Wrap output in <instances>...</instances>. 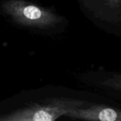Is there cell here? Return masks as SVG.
Segmentation results:
<instances>
[{"mask_svg":"<svg viewBox=\"0 0 121 121\" xmlns=\"http://www.w3.org/2000/svg\"><path fill=\"white\" fill-rule=\"evenodd\" d=\"M0 9L13 23L40 32L57 30L66 21L53 9L26 0H3L0 2Z\"/></svg>","mask_w":121,"mask_h":121,"instance_id":"1","label":"cell"},{"mask_svg":"<svg viewBox=\"0 0 121 121\" xmlns=\"http://www.w3.org/2000/svg\"><path fill=\"white\" fill-rule=\"evenodd\" d=\"M87 104L86 102L76 99H53L41 104H32L1 115L0 121H54L65 116L69 110Z\"/></svg>","mask_w":121,"mask_h":121,"instance_id":"2","label":"cell"},{"mask_svg":"<svg viewBox=\"0 0 121 121\" xmlns=\"http://www.w3.org/2000/svg\"><path fill=\"white\" fill-rule=\"evenodd\" d=\"M82 11L95 24L120 35L121 0H77Z\"/></svg>","mask_w":121,"mask_h":121,"instance_id":"3","label":"cell"},{"mask_svg":"<svg viewBox=\"0 0 121 121\" xmlns=\"http://www.w3.org/2000/svg\"><path fill=\"white\" fill-rule=\"evenodd\" d=\"M65 117L89 121H121V112L105 105H89L69 110Z\"/></svg>","mask_w":121,"mask_h":121,"instance_id":"4","label":"cell"}]
</instances>
